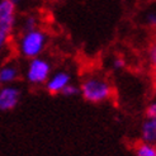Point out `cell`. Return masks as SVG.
<instances>
[{
	"mask_svg": "<svg viewBox=\"0 0 156 156\" xmlns=\"http://www.w3.org/2000/svg\"><path fill=\"white\" fill-rule=\"evenodd\" d=\"M48 36L44 30L36 28L29 32H23L17 40V52L23 58H34L41 56L47 47Z\"/></svg>",
	"mask_w": 156,
	"mask_h": 156,
	"instance_id": "1",
	"label": "cell"
},
{
	"mask_svg": "<svg viewBox=\"0 0 156 156\" xmlns=\"http://www.w3.org/2000/svg\"><path fill=\"white\" fill-rule=\"evenodd\" d=\"M80 94L89 103H103L113 95V87L100 75H89L80 85Z\"/></svg>",
	"mask_w": 156,
	"mask_h": 156,
	"instance_id": "2",
	"label": "cell"
},
{
	"mask_svg": "<svg viewBox=\"0 0 156 156\" xmlns=\"http://www.w3.org/2000/svg\"><path fill=\"white\" fill-rule=\"evenodd\" d=\"M52 74L51 62L42 56L28 60L26 67V80L32 85H44L50 75Z\"/></svg>",
	"mask_w": 156,
	"mask_h": 156,
	"instance_id": "3",
	"label": "cell"
},
{
	"mask_svg": "<svg viewBox=\"0 0 156 156\" xmlns=\"http://www.w3.org/2000/svg\"><path fill=\"white\" fill-rule=\"evenodd\" d=\"M17 27V5L12 0H0V30L12 36Z\"/></svg>",
	"mask_w": 156,
	"mask_h": 156,
	"instance_id": "4",
	"label": "cell"
},
{
	"mask_svg": "<svg viewBox=\"0 0 156 156\" xmlns=\"http://www.w3.org/2000/svg\"><path fill=\"white\" fill-rule=\"evenodd\" d=\"M20 89L13 84L2 85L0 88V111L8 112L18 105L20 100Z\"/></svg>",
	"mask_w": 156,
	"mask_h": 156,
	"instance_id": "5",
	"label": "cell"
},
{
	"mask_svg": "<svg viewBox=\"0 0 156 156\" xmlns=\"http://www.w3.org/2000/svg\"><path fill=\"white\" fill-rule=\"evenodd\" d=\"M71 83V75L66 70H58L56 73H52L47 81L44 83V88L50 94L56 95L61 94V91L67 84Z\"/></svg>",
	"mask_w": 156,
	"mask_h": 156,
	"instance_id": "6",
	"label": "cell"
},
{
	"mask_svg": "<svg viewBox=\"0 0 156 156\" xmlns=\"http://www.w3.org/2000/svg\"><path fill=\"white\" fill-rule=\"evenodd\" d=\"M20 76L19 67L14 62H8L0 67V81L3 85L15 83Z\"/></svg>",
	"mask_w": 156,
	"mask_h": 156,
	"instance_id": "7",
	"label": "cell"
},
{
	"mask_svg": "<svg viewBox=\"0 0 156 156\" xmlns=\"http://www.w3.org/2000/svg\"><path fill=\"white\" fill-rule=\"evenodd\" d=\"M141 137L144 142L156 145V119L147 118L142 123Z\"/></svg>",
	"mask_w": 156,
	"mask_h": 156,
	"instance_id": "8",
	"label": "cell"
},
{
	"mask_svg": "<svg viewBox=\"0 0 156 156\" xmlns=\"http://www.w3.org/2000/svg\"><path fill=\"white\" fill-rule=\"evenodd\" d=\"M36 28H38V18L36 17V15L28 14L20 20V26H19L20 33L29 32V30H33Z\"/></svg>",
	"mask_w": 156,
	"mask_h": 156,
	"instance_id": "9",
	"label": "cell"
},
{
	"mask_svg": "<svg viewBox=\"0 0 156 156\" xmlns=\"http://www.w3.org/2000/svg\"><path fill=\"white\" fill-rule=\"evenodd\" d=\"M137 156H156V145L142 142L136 147Z\"/></svg>",
	"mask_w": 156,
	"mask_h": 156,
	"instance_id": "10",
	"label": "cell"
},
{
	"mask_svg": "<svg viewBox=\"0 0 156 156\" xmlns=\"http://www.w3.org/2000/svg\"><path fill=\"white\" fill-rule=\"evenodd\" d=\"M61 94L64 97H67V98L76 97V95L80 94V87H77V85L70 83V84H67L66 87L64 88V90L61 91Z\"/></svg>",
	"mask_w": 156,
	"mask_h": 156,
	"instance_id": "11",
	"label": "cell"
},
{
	"mask_svg": "<svg viewBox=\"0 0 156 156\" xmlns=\"http://www.w3.org/2000/svg\"><path fill=\"white\" fill-rule=\"evenodd\" d=\"M149 61L150 64L156 69V41H154L149 48Z\"/></svg>",
	"mask_w": 156,
	"mask_h": 156,
	"instance_id": "12",
	"label": "cell"
},
{
	"mask_svg": "<svg viewBox=\"0 0 156 156\" xmlns=\"http://www.w3.org/2000/svg\"><path fill=\"white\" fill-rule=\"evenodd\" d=\"M146 117L151 119H156V100L151 102L146 108Z\"/></svg>",
	"mask_w": 156,
	"mask_h": 156,
	"instance_id": "13",
	"label": "cell"
},
{
	"mask_svg": "<svg viewBox=\"0 0 156 156\" xmlns=\"http://www.w3.org/2000/svg\"><path fill=\"white\" fill-rule=\"evenodd\" d=\"M9 41H10V36L5 34L4 32L0 30V52H3L6 48V46L9 44Z\"/></svg>",
	"mask_w": 156,
	"mask_h": 156,
	"instance_id": "14",
	"label": "cell"
},
{
	"mask_svg": "<svg viewBox=\"0 0 156 156\" xmlns=\"http://www.w3.org/2000/svg\"><path fill=\"white\" fill-rule=\"evenodd\" d=\"M145 22L147 26L150 27H156V12H150L146 14V18Z\"/></svg>",
	"mask_w": 156,
	"mask_h": 156,
	"instance_id": "15",
	"label": "cell"
},
{
	"mask_svg": "<svg viewBox=\"0 0 156 156\" xmlns=\"http://www.w3.org/2000/svg\"><path fill=\"white\" fill-rule=\"evenodd\" d=\"M124 66H126V61H124L122 57H115L112 61V67L115 70H122Z\"/></svg>",
	"mask_w": 156,
	"mask_h": 156,
	"instance_id": "16",
	"label": "cell"
},
{
	"mask_svg": "<svg viewBox=\"0 0 156 156\" xmlns=\"http://www.w3.org/2000/svg\"><path fill=\"white\" fill-rule=\"evenodd\" d=\"M12 2H13V3L15 4V5H17V6H18V5H19V4H20V3L23 2V0H12Z\"/></svg>",
	"mask_w": 156,
	"mask_h": 156,
	"instance_id": "17",
	"label": "cell"
},
{
	"mask_svg": "<svg viewBox=\"0 0 156 156\" xmlns=\"http://www.w3.org/2000/svg\"><path fill=\"white\" fill-rule=\"evenodd\" d=\"M2 85H3V84H2V81H0V88H2Z\"/></svg>",
	"mask_w": 156,
	"mask_h": 156,
	"instance_id": "18",
	"label": "cell"
}]
</instances>
